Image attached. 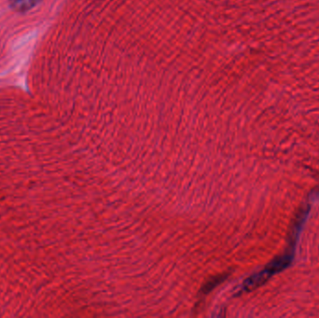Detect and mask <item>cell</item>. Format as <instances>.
I'll use <instances>...</instances> for the list:
<instances>
[{
	"label": "cell",
	"mask_w": 319,
	"mask_h": 318,
	"mask_svg": "<svg viewBox=\"0 0 319 318\" xmlns=\"http://www.w3.org/2000/svg\"><path fill=\"white\" fill-rule=\"evenodd\" d=\"M290 261H291V258L290 257H284V258L274 260L262 272H260L258 274H255L253 276L247 279L246 282L243 285V291L252 290V289L257 288L258 286L262 285L267 279L271 277L272 275H274V273H278V272L282 271L285 268L288 267V265L290 263Z\"/></svg>",
	"instance_id": "6da1fadb"
},
{
	"label": "cell",
	"mask_w": 319,
	"mask_h": 318,
	"mask_svg": "<svg viewBox=\"0 0 319 318\" xmlns=\"http://www.w3.org/2000/svg\"><path fill=\"white\" fill-rule=\"evenodd\" d=\"M42 0H10L9 4L13 10L18 12H26L39 5Z\"/></svg>",
	"instance_id": "7a4b0ae2"
}]
</instances>
